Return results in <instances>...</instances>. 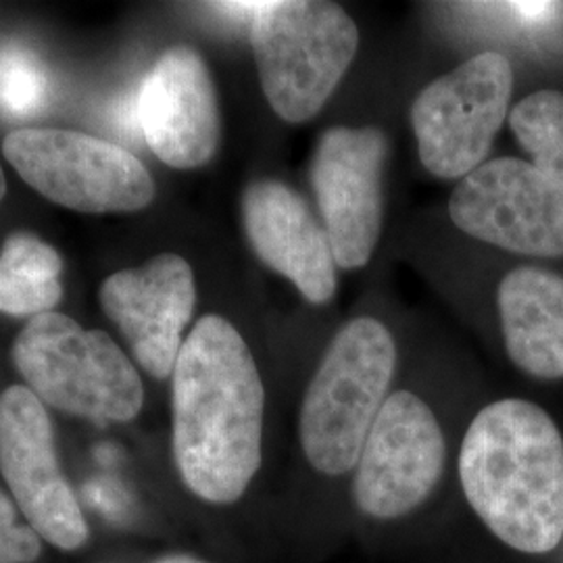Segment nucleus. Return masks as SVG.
I'll return each instance as SVG.
<instances>
[{
  "label": "nucleus",
  "instance_id": "nucleus-1",
  "mask_svg": "<svg viewBox=\"0 0 563 563\" xmlns=\"http://www.w3.org/2000/svg\"><path fill=\"white\" fill-rule=\"evenodd\" d=\"M265 386L241 332L202 316L172 374V449L184 486L205 504L241 501L263 463Z\"/></svg>",
  "mask_w": 563,
  "mask_h": 563
},
{
  "label": "nucleus",
  "instance_id": "nucleus-2",
  "mask_svg": "<svg viewBox=\"0 0 563 563\" xmlns=\"http://www.w3.org/2000/svg\"><path fill=\"white\" fill-rule=\"evenodd\" d=\"M457 478L470 511L511 551L547 555L562 544L563 439L543 407H483L463 434Z\"/></svg>",
  "mask_w": 563,
  "mask_h": 563
},
{
  "label": "nucleus",
  "instance_id": "nucleus-3",
  "mask_svg": "<svg viewBox=\"0 0 563 563\" xmlns=\"http://www.w3.org/2000/svg\"><path fill=\"white\" fill-rule=\"evenodd\" d=\"M397 369V344L374 318L342 325L323 353L299 409V443L313 472L353 474Z\"/></svg>",
  "mask_w": 563,
  "mask_h": 563
},
{
  "label": "nucleus",
  "instance_id": "nucleus-4",
  "mask_svg": "<svg viewBox=\"0 0 563 563\" xmlns=\"http://www.w3.org/2000/svg\"><path fill=\"white\" fill-rule=\"evenodd\" d=\"M13 363L44 407L99 423L132 422L141 413L144 386L120 344L57 311L21 330Z\"/></svg>",
  "mask_w": 563,
  "mask_h": 563
},
{
  "label": "nucleus",
  "instance_id": "nucleus-5",
  "mask_svg": "<svg viewBox=\"0 0 563 563\" xmlns=\"http://www.w3.org/2000/svg\"><path fill=\"white\" fill-rule=\"evenodd\" d=\"M251 46L269 107L288 123H305L322 111L351 67L360 30L334 2H260Z\"/></svg>",
  "mask_w": 563,
  "mask_h": 563
},
{
  "label": "nucleus",
  "instance_id": "nucleus-6",
  "mask_svg": "<svg viewBox=\"0 0 563 563\" xmlns=\"http://www.w3.org/2000/svg\"><path fill=\"white\" fill-rule=\"evenodd\" d=\"M2 155L48 201L81 213H130L155 199V181L128 148L74 130L20 128Z\"/></svg>",
  "mask_w": 563,
  "mask_h": 563
},
{
  "label": "nucleus",
  "instance_id": "nucleus-7",
  "mask_svg": "<svg viewBox=\"0 0 563 563\" xmlns=\"http://www.w3.org/2000/svg\"><path fill=\"white\" fill-rule=\"evenodd\" d=\"M444 467L446 441L437 413L420 395L395 390L351 474V501L367 522H401L432 499Z\"/></svg>",
  "mask_w": 563,
  "mask_h": 563
},
{
  "label": "nucleus",
  "instance_id": "nucleus-8",
  "mask_svg": "<svg viewBox=\"0 0 563 563\" xmlns=\"http://www.w3.org/2000/svg\"><path fill=\"white\" fill-rule=\"evenodd\" d=\"M514 90L501 53H481L428 84L411 107L423 167L443 180H463L486 163Z\"/></svg>",
  "mask_w": 563,
  "mask_h": 563
},
{
  "label": "nucleus",
  "instance_id": "nucleus-9",
  "mask_svg": "<svg viewBox=\"0 0 563 563\" xmlns=\"http://www.w3.org/2000/svg\"><path fill=\"white\" fill-rule=\"evenodd\" d=\"M0 474L23 520L42 541L60 551L86 544L90 528L60 470L48 411L20 384L0 395Z\"/></svg>",
  "mask_w": 563,
  "mask_h": 563
},
{
  "label": "nucleus",
  "instance_id": "nucleus-10",
  "mask_svg": "<svg viewBox=\"0 0 563 563\" xmlns=\"http://www.w3.org/2000/svg\"><path fill=\"white\" fill-rule=\"evenodd\" d=\"M453 223L478 241L530 257L563 255V188L523 159L486 162L455 186Z\"/></svg>",
  "mask_w": 563,
  "mask_h": 563
},
{
  "label": "nucleus",
  "instance_id": "nucleus-11",
  "mask_svg": "<svg viewBox=\"0 0 563 563\" xmlns=\"http://www.w3.org/2000/svg\"><path fill=\"white\" fill-rule=\"evenodd\" d=\"M386 155L388 141L374 125H336L316 144L311 186L342 269L363 267L380 241Z\"/></svg>",
  "mask_w": 563,
  "mask_h": 563
},
{
  "label": "nucleus",
  "instance_id": "nucleus-12",
  "mask_svg": "<svg viewBox=\"0 0 563 563\" xmlns=\"http://www.w3.org/2000/svg\"><path fill=\"white\" fill-rule=\"evenodd\" d=\"M101 305L142 369L157 380L172 378L184 344L181 334L197 305L190 263L163 253L141 267L111 274L102 282Z\"/></svg>",
  "mask_w": 563,
  "mask_h": 563
},
{
  "label": "nucleus",
  "instance_id": "nucleus-13",
  "mask_svg": "<svg viewBox=\"0 0 563 563\" xmlns=\"http://www.w3.org/2000/svg\"><path fill=\"white\" fill-rule=\"evenodd\" d=\"M139 123L151 151L176 169L211 162L220 146V104L211 71L190 46L165 51L139 95Z\"/></svg>",
  "mask_w": 563,
  "mask_h": 563
},
{
  "label": "nucleus",
  "instance_id": "nucleus-14",
  "mask_svg": "<svg viewBox=\"0 0 563 563\" xmlns=\"http://www.w3.org/2000/svg\"><path fill=\"white\" fill-rule=\"evenodd\" d=\"M244 230L267 267L292 282L313 305L336 292V260L325 228L301 195L280 180L253 181L242 197Z\"/></svg>",
  "mask_w": 563,
  "mask_h": 563
},
{
  "label": "nucleus",
  "instance_id": "nucleus-15",
  "mask_svg": "<svg viewBox=\"0 0 563 563\" xmlns=\"http://www.w3.org/2000/svg\"><path fill=\"white\" fill-rule=\"evenodd\" d=\"M497 301L509 360L532 378L562 380V276L523 265L501 280Z\"/></svg>",
  "mask_w": 563,
  "mask_h": 563
},
{
  "label": "nucleus",
  "instance_id": "nucleus-16",
  "mask_svg": "<svg viewBox=\"0 0 563 563\" xmlns=\"http://www.w3.org/2000/svg\"><path fill=\"white\" fill-rule=\"evenodd\" d=\"M59 253L30 232L11 234L0 253V313L42 316L63 297Z\"/></svg>",
  "mask_w": 563,
  "mask_h": 563
},
{
  "label": "nucleus",
  "instance_id": "nucleus-17",
  "mask_svg": "<svg viewBox=\"0 0 563 563\" xmlns=\"http://www.w3.org/2000/svg\"><path fill=\"white\" fill-rule=\"evenodd\" d=\"M509 125L530 163L563 188V92H532L516 104Z\"/></svg>",
  "mask_w": 563,
  "mask_h": 563
},
{
  "label": "nucleus",
  "instance_id": "nucleus-18",
  "mask_svg": "<svg viewBox=\"0 0 563 563\" xmlns=\"http://www.w3.org/2000/svg\"><path fill=\"white\" fill-rule=\"evenodd\" d=\"M51 99L42 60L20 44L0 46V109L11 118H34Z\"/></svg>",
  "mask_w": 563,
  "mask_h": 563
},
{
  "label": "nucleus",
  "instance_id": "nucleus-19",
  "mask_svg": "<svg viewBox=\"0 0 563 563\" xmlns=\"http://www.w3.org/2000/svg\"><path fill=\"white\" fill-rule=\"evenodd\" d=\"M42 537L20 518V509L0 490V563H34L42 553Z\"/></svg>",
  "mask_w": 563,
  "mask_h": 563
},
{
  "label": "nucleus",
  "instance_id": "nucleus-20",
  "mask_svg": "<svg viewBox=\"0 0 563 563\" xmlns=\"http://www.w3.org/2000/svg\"><path fill=\"white\" fill-rule=\"evenodd\" d=\"M153 563H209L201 560V558H197V555H188V553H174V555H165V558H159V560H155Z\"/></svg>",
  "mask_w": 563,
  "mask_h": 563
},
{
  "label": "nucleus",
  "instance_id": "nucleus-21",
  "mask_svg": "<svg viewBox=\"0 0 563 563\" xmlns=\"http://www.w3.org/2000/svg\"><path fill=\"white\" fill-rule=\"evenodd\" d=\"M4 192H7V180H4V172L0 167V201L4 199Z\"/></svg>",
  "mask_w": 563,
  "mask_h": 563
}]
</instances>
